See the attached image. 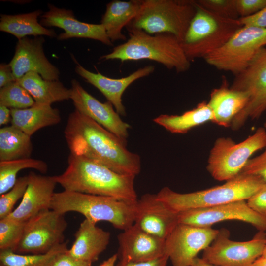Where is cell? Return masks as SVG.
<instances>
[{
	"label": "cell",
	"mask_w": 266,
	"mask_h": 266,
	"mask_svg": "<svg viewBox=\"0 0 266 266\" xmlns=\"http://www.w3.org/2000/svg\"><path fill=\"white\" fill-rule=\"evenodd\" d=\"M266 47V28L242 26L221 47L203 59L217 69L236 75L247 66L256 53Z\"/></svg>",
	"instance_id": "9"
},
{
	"label": "cell",
	"mask_w": 266,
	"mask_h": 266,
	"mask_svg": "<svg viewBox=\"0 0 266 266\" xmlns=\"http://www.w3.org/2000/svg\"><path fill=\"white\" fill-rule=\"evenodd\" d=\"M178 219V223L199 227H211L224 221L237 220L252 225L259 231H266V219L251 209L244 200L179 212Z\"/></svg>",
	"instance_id": "14"
},
{
	"label": "cell",
	"mask_w": 266,
	"mask_h": 266,
	"mask_svg": "<svg viewBox=\"0 0 266 266\" xmlns=\"http://www.w3.org/2000/svg\"><path fill=\"white\" fill-rule=\"evenodd\" d=\"M17 81L9 64L4 63L0 65V88Z\"/></svg>",
	"instance_id": "42"
},
{
	"label": "cell",
	"mask_w": 266,
	"mask_h": 266,
	"mask_svg": "<svg viewBox=\"0 0 266 266\" xmlns=\"http://www.w3.org/2000/svg\"><path fill=\"white\" fill-rule=\"evenodd\" d=\"M28 184L19 205L6 218L25 222L42 211L50 209L57 183L54 176L37 174L31 171Z\"/></svg>",
	"instance_id": "20"
},
{
	"label": "cell",
	"mask_w": 266,
	"mask_h": 266,
	"mask_svg": "<svg viewBox=\"0 0 266 266\" xmlns=\"http://www.w3.org/2000/svg\"><path fill=\"white\" fill-rule=\"evenodd\" d=\"M117 238L119 263L146 261L167 255L165 240L142 231L134 224L123 231Z\"/></svg>",
	"instance_id": "19"
},
{
	"label": "cell",
	"mask_w": 266,
	"mask_h": 266,
	"mask_svg": "<svg viewBox=\"0 0 266 266\" xmlns=\"http://www.w3.org/2000/svg\"><path fill=\"white\" fill-rule=\"evenodd\" d=\"M214 121V113L205 101L181 115L163 114L153 119L155 123L171 133L177 134L186 133L196 127Z\"/></svg>",
	"instance_id": "27"
},
{
	"label": "cell",
	"mask_w": 266,
	"mask_h": 266,
	"mask_svg": "<svg viewBox=\"0 0 266 266\" xmlns=\"http://www.w3.org/2000/svg\"><path fill=\"white\" fill-rule=\"evenodd\" d=\"M240 174L258 176L266 182V146L263 153L249 160Z\"/></svg>",
	"instance_id": "36"
},
{
	"label": "cell",
	"mask_w": 266,
	"mask_h": 266,
	"mask_svg": "<svg viewBox=\"0 0 266 266\" xmlns=\"http://www.w3.org/2000/svg\"><path fill=\"white\" fill-rule=\"evenodd\" d=\"M64 136L70 154L85 157L124 175L136 176L140 156L116 135L76 110L68 116Z\"/></svg>",
	"instance_id": "1"
},
{
	"label": "cell",
	"mask_w": 266,
	"mask_h": 266,
	"mask_svg": "<svg viewBox=\"0 0 266 266\" xmlns=\"http://www.w3.org/2000/svg\"><path fill=\"white\" fill-rule=\"evenodd\" d=\"M34 169L45 173L48 166L44 161L31 158L15 160L0 161V194L5 193L15 185L17 175L21 170Z\"/></svg>",
	"instance_id": "31"
},
{
	"label": "cell",
	"mask_w": 266,
	"mask_h": 266,
	"mask_svg": "<svg viewBox=\"0 0 266 266\" xmlns=\"http://www.w3.org/2000/svg\"><path fill=\"white\" fill-rule=\"evenodd\" d=\"M68 250L63 242L49 252L41 254H22L11 250L0 252V266H52L56 257Z\"/></svg>",
	"instance_id": "30"
},
{
	"label": "cell",
	"mask_w": 266,
	"mask_h": 266,
	"mask_svg": "<svg viewBox=\"0 0 266 266\" xmlns=\"http://www.w3.org/2000/svg\"><path fill=\"white\" fill-rule=\"evenodd\" d=\"M64 214L52 209L41 211L26 222L22 237L13 252L41 254L64 242L67 227Z\"/></svg>",
	"instance_id": "11"
},
{
	"label": "cell",
	"mask_w": 266,
	"mask_h": 266,
	"mask_svg": "<svg viewBox=\"0 0 266 266\" xmlns=\"http://www.w3.org/2000/svg\"><path fill=\"white\" fill-rule=\"evenodd\" d=\"M169 257L167 255H165L157 259L139 262H118L116 266H166Z\"/></svg>",
	"instance_id": "41"
},
{
	"label": "cell",
	"mask_w": 266,
	"mask_h": 266,
	"mask_svg": "<svg viewBox=\"0 0 266 266\" xmlns=\"http://www.w3.org/2000/svg\"><path fill=\"white\" fill-rule=\"evenodd\" d=\"M67 164L63 173L54 176L64 190L137 202L135 176L117 173L92 160L70 153Z\"/></svg>",
	"instance_id": "2"
},
{
	"label": "cell",
	"mask_w": 266,
	"mask_h": 266,
	"mask_svg": "<svg viewBox=\"0 0 266 266\" xmlns=\"http://www.w3.org/2000/svg\"><path fill=\"white\" fill-rule=\"evenodd\" d=\"M11 109L0 105V125H7L11 122Z\"/></svg>",
	"instance_id": "43"
},
{
	"label": "cell",
	"mask_w": 266,
	"mask_h": 266,
	"mask_svg": "<svg viewBox=\"0 0 266 266\" xmlns=\"http://www.w3.org/2000/svg\"><path fill=\"white\" fill-rule=\"evenodd\" d=\"M118 259V254L116 253L104 261L99 266H115Z\"/></svg>",
	"instance_id": "44"
},
{
	"label": "cell",
	"mask_w": 266,
	"mask_h": 266,
	"mask_svg": "<svg viewBox=\"0 0 266 266\" xmlns=\"http://www.w3.org/2000/svg\"><path fill=\"white\" fill-rule=\"evenodd\" d=\"M33 147L31 136L10 125L0 129V161L31 158Z\"/></svg>",
	"instance_id": "29"
},
{
	"label": "cell",
	"mask_w": 266,
	"mask_h": 266,
	"mask_svg": "<svg viewBox=\"0 0 266 266\" xmlns=\"http://www.w3.org/2000/svg\"><path fill=\"white\" fill-rule=\"evenodd\" d=\"M74 236L75 240L66 253L75 258L92 263L107 247L110 233L85 219Z\"/></svg>",
	"instance_id": "22"
},
{
	"label": "cell",
	"mask_w": 266,
	"mask_h": 266,
	"mask_svg": "<svg viewBox=\"0 0 266 266\" xmlns=\"http://www.w3.org/2000/svg\"><path fill=\"white\" fill-rule=\"evenodd\" d=\"M196 11L192 0H142L127 30H141L154 35L168 33L181 42Z\"/></svg>",
	"instance_id": "6"
},
{
	"label": "cell",
	"mask_w": 266,
	"mask_h": 266,
	"mask_svg": "<svg viewBox=\"0 0 266 266\" xmlns=\"http://www.w3.org/2000/svg\"><path fill=\"white\" fill-rule=\"evenodd\" d=\"M35 101L29 92L15 81L0 89V105L10 109H23L30 107Z\"/></svg>",
	"instance_id": "32"
},
{
	"label": "cell",
	"mask_w": 266,
	"mask_h": 266,
	"mask_svg": "<svg viewBox=\"0 0 266 266\" xmlns=\"http://www.w3.org/2000/svg\"><path fill=\"white\" fill-rule=\"evenodd\" d=\"M26 222H18L7 218L0 219V249L14 251L19 242Z\"/></svg>",
	"instance_id": "33"
},
{
	"label": "cell",
	"mask_w": 266,
	"mask_h": 266,
	"mask_svg": "<svg viewBox=\"0 0 266 266\" xmlns=\"http://www.w3.org/2000/svg\"><path fill=\"white\" fill-rule=\"evenodd\" d=\"M154 69V66H147L139 68L127 76L118 79L111 78L99 72H91L79 64H76L75 70L86 81L97 88L119 115L125 116L126 113L122 99L124 92L132 83L150 75Z\"/></svg>",
	"instance_id": "21"
},
{
	"label": "cell",
	"mask_w": 266,
	"mask_h": 266,
	"mask_svg": "<svg viewBox=\"0 0 266 266\" xmlns=\"http://www.w3.org/2000/svg\"><path fill=\"white\" fill-rule=\"evenodd\" d=\"M71 98L75 110L100 125L127 144L130 126L124 122L112 104L101 102L76 79L71 80Z\"/></svg>",
	"instance_id": "15"
},
{
	"label": "cell",
	"mask_w": 266,
	"mask_h": 266,
	"mask_svg": "<svg viewBox=\"0 0 266 266\" xmlns=\"http://www.w3.org/2000/svg\"><path fill=\"white\" fill-rule=\"evenodd\" d=\"M28 181V175L19 177L10 190L0 195V219L6 218L13 211L14 205L26 192Z\"/></svg>",
	"instance_id": "34"
},
{
	"label": "cell",
	"mask_w": 266,
	"mask_h": 266,
	"mask_svg": "<svg viewBox=\"0 0 266 266\" xmlns=\"http://www.w3.org/2000/svg\"><path fill=\"white\" fill-rule=\"evenodd\" d=\"M266 146V131L260 127L255 132L239 143L229 137H220L211 148L206 166L216 180L227 181L241 172L250 157Z\"/></svg>",
	"instance_id": "8"
},
{
	"label": "cell",
	"mask_w": 266,
	"mask_h": 266,
	"mask_svg": "<svg viewBox=\"0 0 266 266\" xmlns=\"http://www.w3.org/2000/svg\"><path fill=\"white\" fill-rule=\"evenodd\" d=\"M264 128L266 129V121L264 123Z\"/></svg>",
	"instance_id": "48"
},
{
	"label": "cell",
	"mask_w": 266,
	"mask_h": 266,
	"mask_svg": "<svg viewBox=\"0 0 266 266\" xmlns=\"http://www.w3.org/2000/svg\"><path fill=\"white\" fill-rule=\"evenodd\" d=\"M194 1L195 13L181 42L190 61L204 58L221 47L242 26L238 19L220 16Z\"/></svg>",
	"instance_id": "7"
},
{
	"label": "cell",
	"mask_w": 266,
	"mask_h": 266,
	"mask_svg": "<svg viewBox=\"0 0 266 266\" xmlns=\"http://www.w3.org/2000/svg\"><path fill=\"white\" fill-rule=\"evenodd\" d=\"M66 251L59 254L52 266H91V263L75 258L68 254Z\"/></svg>",
	"instance_id": "40"
},
{
	"label": "cell",
	"mask_w": 266,
	"mask_h": 266,
	"mask_svg": "<svg viewBox=\"0 0 266 266\" xmlns=\"http://www.w3.org/2000/svg\"><path fill=\"white\" fill-rule=\"evenodd\" d=\"M129 38L115 47L111 52L100 60H119L121 62L148 59L161 64L177 73L190 68V61L186 56L181 42L173 35L161 33L154 35L138 29H129Z\"/></svg>",
	"instance_id": "3"
},
{
	"label": "cell",
	"mask_w": 266,
	"mask_h": 266,
	"mask_svg": "<svg viewBox=\"0 0 266 266\" xmlns=\"http://www.w3.org/2000/svg\"><path fill=\"white\" fill-rule=\"evenodd\" d=\"M242 26L266 28V6L257 13L246 17L239 18Z\"/></svg>",
	"instance_id": "39"
},
{
	"label": "cell",
	"mask_w": 266,
	"mask_h": 266,
	"mask_svg": "<svg viewBox=\"0 0 266 266\" xmlns=\"http://www.w3.org/2000/svg\"><path fill=\"white\" fill-rule=\"evenodd\" d=\"M42 13L43 11L39 9L16 15L0 14V31L12 34L18 40L27 35L57 37L53 29L46 28L38 22V17Z\"/></svg>",
	"instance_id": "28"
},
{
	"label": "cell",
	"mask_w": 266,
	"mask_h": 266,
	"mask_svg": "<svg viewBox=\"0 0 266 266\" xmlns=\"http://www.w3.org/2000/svg\"><path fill=\"white\" fill-rule=\"evenodd\" d=\"M44 42L42 36L34 38L25 37L18 40L14 55L9 63L16 80L30 72L38 73L45 80H59V69L44 53Z\"/></svg>",
	"instance_id": "16"
},
{
	"label": "cell",
	"mask_w": 266,
	"mask_h": 266,
	"mask_svg": "<svg viewBox=\"0 0 266 266\" xmlns=\"http://www.w3.org/2000/svg\"><path fill=\"white\" fill-rule=\"evenodd\" d=\"M191 266H215L212 265L205 260L202 258H200L196 257L192 262Z\"/></svg>",
	"instance_id": "45"
},
{
	"label": "cell",
	"mask_w": 266,
	"mask_h": 266,
	"mask_svg": "<svg viewBox=\"0 0 266 266\" xmlns=\"http://www.w3.org/2000/svg\"><path fill=\"white\" fill-rule=\"evenodd\" d=\"M248 206L266 219V182L247 200Z\"/></svg>",
	"instance_id": "38"
},
{
	"label": "cell",
	"mask_w": 266,
	"mask_h": 266,
	"mask_svg": "<svg viewBox=\"0 0 266 266\" xmlns=\"http://www.w3.org/2000/svg\"><path fill=\"white\" fill-rule=\"evenodd\" d=\"M230 88L245 92L249 99L232 120L230 127L240 129L248 119H258L266 110V47L261 48L245 69L235 75Z\"/></svg>",
	"instance_id": "10"
},
{
	"label": "cell",
	"mask_w": 266,
	"mask_h": 266,
	"mask_svg": "<svg viewBox=\"0 0 266 266\" xmlns=\"http://www.w3.org/2000/svg\"><path fill=\"white\" fill-rule=\"evenodd\" d=\"M265 183L258 176L239 174L222 185L190 193H180L168 187H164L156 196L158 200L178 213L247 200Z\"/></svg>",
	"instance_id": "5"
},
{
	"label": "cell",
	"mask_w": 266,
	"mask_h": 266,
	"mask_svg": "<svg viewBox=\"0 0 266 266\" xmlns=\"http://www.w3.org/2000/svg\"><path fill=\"white\" fill-rule=\"evenodd\" d=\"M178 224V213L158 200L156 194H146L138 199L133 224L139 229L166 240Z\"/></svg>",
	"instance_id": "17"
},
{
	"label": "cell",
	"mask_w": 266,
	"mask_h": 266,
	"mask_svg": "<svg viewBox=\"0 0 266 266\" xmlns=\"http://www.w3.org/2000/svg\"><path fill=\"white\" fill-rule=\"evenodd\" d=\"M235 5L239 17H246L264 8L266 6V0H235Z\"/></svg>",
	"instance_id": "37"
},
{
	"label": "cell",
	"mask_w": 266,
	"mask_h": 266,
	"mask_svg": "<svg viewBox=\"0 0 266 266\" xmlns=\"http://www.w3.org/2000/svg\"><path fill=\"white\" fill-rule=\"evenodd\" d=\"M219 230L178 223L165 240L166 253L172 266H191L198 253L215 238Z\"/></svg>",
	"instance_id": "13"
},
{
	"label": "cell",
	"mask_w": 266,
	"mask_h": 266,
	"mask_svg": "<svg viewBox=\"0 0 266 266\" xmlns=\"http://www.w3.org/2000/svg\"><path fill=\"white\" fill-rule=\"evenodd\" d=\"M11 125L31 136L39 130L59 124V110L51 105L35 104L23 109H11Z\"/></svg>",
	"instance_id": "24"
},
{
	"label": "cell",
	"mask_w": 266,
	"mask_h": 266,
	"mask_svg": "<svg viewBox=\"0 0 266 266\" xmlns=\"http://www.w3.org/2000/svg\"><path fill=\"white\" fill-rule=\"evenodd\" d=\"M261 256L266 258V243L265 246V248H264L262 255Z\"/></svg>",
	"instance_id": "47"
},
{
	"label": "cell",
	"mask_w": 266,
	"mask_h": 266,
	"mask_svg": "<svg viewBox=\"0 0 266 266\" xmlns=\"http://www.w3.org/2000/svg\"><path fill=\"white\" fill-rule=\"evenodd\" d=\"M251 266H266V258L262 256L260 257Z\"/></svg>",
	"instance_id": "46"
},
{
	"label": "cell",
	"mask_w": 266,
	"mask_h": 266,
	"mask_svg": "<svg viewBox=\"0 0 266 266\" xmlns=\"http://www.w3.org/2000/svg\"><path fill=\"white\" fill-rule=\"evenodd\" d=\"M17 81L29 92L36 104L51 105L71 98V89L66 87L59 80H45L33 72L25 74Z\"/></svg>",
	"instance_id": "25"
},
{
	"label": "cell",
	"mask_w": 266,
	"mask_h": 266,
	"mask_svg": "<svg viewBox=\"0 0 266 266\" xmlns=\"http://www.w3.org/2000/svg\"><path fill=\"white\" fill-rule=\"evenodd\" d=\"M266 243L265 232L259 231L250 240L235 241L230 239L229 230L222 228L202 258L215 266H251L262 255Z\"/></svg>",
	"instance_id": "12"
},
{
	"label": "cell",
	"mask_w": 266,
	"mask_h": 266,
	"mask_svg": "<svg viewBox=\"0 0 266 266\" xmlns=\"http://www.w3.org/2000/svg\"><path fill=\"white\" fill-rule=\"evenodd\" d=\"M136 203L111 197L64 190L54 193L50 209L63 214L76 212L95 224L106 221L116 229L124 231L134 223Z\"/></svg>",
	"instance_id": "4"
},
{
	"label": "cell",
	"mask_w": 266,
	"mask_h": 266,
	"mask_svg": "<svg viewBox=\"0 0 266 266\" xmlns=\"http://www.w3.org/2000/svg\"><path fill=\"white\" fill-rule=\"evenodd\" d=\"M249 97L244 91L228 87L225 76L222 85L213 89L208 104L214 115L213 123L224 127H230L234 117L246 105Z\"/></svg>",
	"instance_id": "23"
},
{
	"label": "cell",
	"mask_w": 266,
	"mask_h": 266,
	"mask_svg": "<svg viewBox=\"0 0 266 266\" xmlns=\"http://www.w3.org/2000/svg\"><path fill=\"white\" fill-rule=\"evenodd\" d=\"M142 2V0H113L107 4L101 24L112 42L126 39L122 30L136 16Z\"/></svg>",
	"instance_id": "26"
},
{
	"label": "cell",
	"mask_w": 266,
	"mask_h": 266,
	"mask_svg": "<svg viewBox=\"0 0 266 266\" xmlns=\"http://www.w3.org/2000/svg\"><path fill=\"white\" fill-rule=\"evenodd\" d=\"M48 11L41 15L39 23L44 27H56L63 29L65 32L58 35V40L89 38L99 41L107 46L113 45L101 23L95 24L80 21L69 9L59 8L51 4H48Z\"/></svg>",
	"instance_id": "18"
},
{
	"label": "cell",
	"mask_w": 266,
	"mask_h": 266,
	"mask_svg": "<svg viewBox=\"0 0 266 266\" xmlns=\"http://www.w3.org/2000/svg\"><path fill=\"white\" fill-rule=\"evenodd\" d=\"M196 2L203 8L220 16L238 19L235 0H197Z\"/></svg>",
	"instance_id": "35"
}]
</instances>
